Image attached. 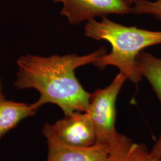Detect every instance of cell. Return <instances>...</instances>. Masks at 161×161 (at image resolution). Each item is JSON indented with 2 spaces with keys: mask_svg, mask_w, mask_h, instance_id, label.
Here are the masks:
<instances>
[{
  "mask_svg": "<svg viewBox=\"0 0 161 161\" xmlns=\"http://www.w3.org/2000/svg\"><path fill=\"white\" fill-rule=\"evenodd\" d=\"M42 131L48 147L46 161H107V144L96 143L88 147H79L66 144L54 134L49 123L44 125Z\"/></svg>",
  "mask_w": 161,
  "mask_h": 161,
  "instance_id": "obj_5",
  "label": "cell"
},
{
  "mask_svg": "<svg viewBox=\"0 0 161 161\" xmlns=\"http://www.w3.org/2000/svg\"><path fill=\"white\" fill-rule=\"evenodd\" d=\"M54 134L66 144L88 147L96 143V134L86 112H75L51 124Z\"/></svg>",
  "mask_w": 161,
  "mask_h": 161,
  "instance_id": "obj_6",
  "label": "cell"
},
{
  "mask_svg": "<svg viewBox=\"0 0 161 161\" xmlns=\"http://www.w3.org/2000/svg\"><path fill=\"white\" fill-rule=\"evenodd\" d=\"M107 54L104 47L85 56L52 55L48 58L23 56L17 60L18 72L14 86L17 89L34 88L40 94L35 103L40 108L47 103L58 106L64 115L86 112L90 94L75 76V69L94 64Z\"/></svg>",
  "mask_w": 161,
  "mask_h": 161,
  "instance_id": "obj_1",
  "label": "cell"
},
{
  "mask_svg": "<svg viewBox=\"0 0 161 161\" xmlns=\"http://www.w3.org/2000/svg\"><path fill=\"white\" fill-rule=\"evenodd\" d=\"M63 4L60 14L67 17L71 25L90 21L109 14H127L132 7L127 0H53Z\"/></svg>",
  "mask_w": 161,
  "mask_h": 161,
  "instance_id": "obj_4",
  "label": "cell"
},
{
  "mask_svg": "<svg viewBox=\"0 0 161 161\" xmlns=\"http://www.w3.org/2000/svg\"><path fill=\"white\" fill-rule=\"evenodd\" d=\"M135 66L138 74L149 81L161 105V58L142 51L137 56Z\"/></svg>",
  "mask_w": 161,
  "mask_h": 161,
  "instance_id": "obj_9",
  "label": "cell"
},
{
  "mask_svg": "<svg viewBox=\"0 0 161 161\" xmlns=\"http://www.w3.org/2000/svg\"><path fill=\"white\" fill-rule=\"evenodd\" d=\"M138 1H140V0H127L128 3L130 5H131L132 4H134L136 2H137Z\"/></svg>",
  "mask_w": 161,
  "mask_h": 161,
  "instance_id": "obj_12",
  "label": "cell"
},
{
  "mask_svg": "<svg viewBox=\"0 0 161 161\" xmlns=\"http://www.w3.org/2000/svg\"><path fill=\"white\" fill-rule=\"evenodd\" d=\"M39 108L35 104L7 100L0 98V139L17 126L23 119L34 115Z\"/></svg>",
  "mask_w": 161,
  "mask_h": 161,
  "instance_id": "obj_8",
  "label": "cell"
},
{
  "mask_svg": "<svg viewBox=\"0 0 161 161\" xmlns=\"http://www.w3.org/2000/svg\"><path fill=\"white\" fill-rule=\"evenodd\" d=\"M4 97V96L2 92H1V84H0V98Z\"/></svg>",
  "mask_w": 161,
  "mask_h": 161,
  "instance_id": "obj_13",
  "label": "cell"
},
{
  "mask_svg": "<svg viewBox=\"0 0 161 161\" xmlns=\"http://www.w3.org/2000/svg\"><path fill=\"white\" fill-rule=\"evenodd\" d=\"M131 13L135 14L152 15L161 20V0H140L132 7Z\"/></svg>",
  "mask_w": 161,
  "mask_h": 161,
  "instance_id": "obj_10",
  "label": "cell"
},
{
  "mask_svg": "<svg viewBox=\"0 0 161 161\" xmlns=\"http://www.w3.org/2000/svg\"><path fill=\"white\" fill-rule=\"evenodd\" d=\"M86 36L95 40H104L112 46L110 54L98 58L93 64L100 70L114 66L127 79L137 84L142 80L135 66L138 54L149 47L161 44V31L126 26L103 17L100 22L92 19L86 24Z\"/></svg>",
  "mask_w": 161,
  "mask_h": 161,
  "instance_id": "obj_2",
  "label": "cell"
},
{
  "mask_svg": "<svg viewBox=\"0 0 161 161\" xmlns=\"http://www.w3.org/2000/svg\"><path fill=\"white\" fill-rule=\"evenodd\" d=\"M108 146L107 161H161L152 156L146 145L136 143L119 132Z\"/></svg>",
  "mask_w": 161,
  "mask_h": 161,
  "instance_id": "obj_7",
  "label": "cell"
},
{
  "mask_svg": "<svg viewBox=\"0 0 161 161\" xmlns=\"http://www.w3.org/2000/svg\"><path fill=\"white\" fill-rule=\"evenodd\" d=\"M150 152L152 156L154 158L157 159H161V132L159 138Z\"/></svg>",
  "mask_w": 161,
  "mask_h": 161,
  "instance_id": "obj_11",
  "label": "cell"
},
{
  "mask_svg": "<svg viewBox=\"0 0 161 161\" xmlns=\"http://www.w3.org/2000/svg\"><path fill=\"white\" fill-rule=\"evenodd\" d=\"M127 76L121 72L109 86L90 94L86 110L96 134V143L108 144L118 132L116 130V102Z\"/></svg>",
  "mask_w": 161,
  "mask_h": 161,
  "instance_id": "obj_3",
  "label": "cell"
}]
</instances>
